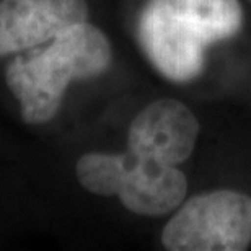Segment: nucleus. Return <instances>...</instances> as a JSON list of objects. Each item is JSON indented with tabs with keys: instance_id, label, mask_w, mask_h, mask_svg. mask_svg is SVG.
Wrapping results in <instances>:
<instances>
[{
	"instance_id": "423d86ee",
	"label": "nucleus",
	"mask_w": 251,
	"mask_h": 251,
	"mask_svg": "<svg viewBox=\"0 0 251 251\" xmlns=\"http://www.w3.org/2000/svg\"><path fill=\"white\" fill-rule=\"evenodd\" d=\"M118 155V198L126 209L144 217H162L183 204L188 181L181 170L129 152Z\"/></svg>"
},
{
	"instance_id": "0eeeda50",
	"label": "nucleus",
	"mask_w": 251,
	"mask_h": 251,
	"mask_svg": "<svg viewBox=\"0 0 251 251\" xmlns=\"http://www.w3.org/2000/svg\"><path fill=\"white\" fill-rule=\"evenodd\" d=\"M78 183L93 194L118 196L119 193V155L93 152L78 158L75 167Z\"/></svg>"
},
{
	"instance_id": "20e7f679",
	"label": "nucleus",
	"mask_w": 251,
	"mask_h": 251,
	"mask_svg": "<svg viewBox=\"0 0 251 251\" xmlns=\"http://www.w3.org/2000/svg\"><path fill=\"white\" fill-rule=\"evenodd\" d=\"M199 137L194 113L178 100H157L130 123L126 152L178 167L191 157Z\"/></svg>"
},
{
	"instance_id": "7ed1b4c3",
	"label": "nucleus",
	"mask_w": 251,
	"mask_h": 251,
	"mask_svg": "<svg viewBox=\"0 0 251 251\" xmlns=\"http://www.w3.org/2000/svg\"><path fill=\"white\" fill-rule=\"evenodd\" d=\"M250 242L251 199L232 189L188 199L162 232L170 251H243Z\"/></svg>"
},
{
	"instance_id": "f03ea898",
	"label": "nucleus",
	"mask_w": 251,
	"mask_h": 251,
	"mask_svg": "<svg viewBox=\"0 0 251 251\" xmlns=\"http://www.w3.org/2000/svg\"><path fill=\"white\" fill-rule=\"evenodd\" d=\"M111 56L106 34L87 22L65 28L48 46L17 56L8 64L5 82L18 100L23 121H51L69 85L106 72Z\"/></svg>"
},
{
	"instance_id": "39448f33",
	"label": "nucleus",
	"mask_w": 251,
	"mask_h": 251,
	"mask_svg": "<svg viewBox=\"0 0 251 251\" xmlns=\"http://www.w3.org/2000/svg\"><path fill=\"white\" fill-rule=\"evenodd\" d=\"M87 18L85 0H0V57L43 46Z\"/></svg>"
},
{
	"instance_id": "f257e3e1",
	"label": "nucleus",
	"mask_w": 251,
	"mask_h": 251,
	"mask_svg": "<svg viewBox=\"0 0 251 251\" xmlns=\"http://www.w3.org/2000/svg\"><path fill=\"white\" fill-rule=\"evenodd\" d=\"M242 26L238 0H149L139 18L137 38L158 74L186 83L202 72L210 44L233 38Z\"/></svg>"
}]
</instances>
